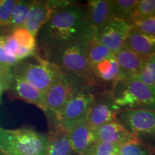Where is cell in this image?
<instances>
[{
  "label": "cell",
  "instance_id": "cell-30",
  "mask_svg": "<svg viewBox=\"0 0 155 155\" xmlns=\"http://www.w3.org/2000/svg\"><path fill=\"white\" fill-rule=\"evenodd\" d=\"M18 63L19 62L16 59L12 58L7 55L5 46H4L2 35H0V63L3 65L4 66L12 68Z\"/></svg>",
  "mask_w": 155,
  "mask_h": 155
},
{
  "label": "cell",
  "instance_id": "cell-15",
  "mask_svg": "<svg viewBox=\"0 0 155 155\" xmlns=\"http://www.w3.org/2000/svg\"><path fill=\"white\" fill-rule=\"evenodd\" d=\"M53 13L49 1H32L24 28L36 38L40 29Z\"/></svg>",
  "mask_w": 155,
  "mask_h": 155
},
{
  "label": "cell",
  "instance_id": "cell-25",
  "mask_svg": "<svg viewBox=\"0 0 155 155\" xmlns=\"http://www.w3.org/2000/svg\"><path fill=\"white\" fill-rule=\"evenodd\" d=\"M135 78L145 84L155 86V54L147 58L140 73Z\"/></svg>",
  "mask_w": 155,
  "mask_h": 155
},
{
  "label": "cell",
  "instance_id": "cell-18",
  "mask_svg": "<svg viewBox=\"0 0 155 155\" xmlns=\"http://www.w3.org/2000/svg\"><path fill=\"white\" fill-rule=\"evenodd\" d=\"M94 78L104 83H114L122 77L119 65L115 56L109 57L91 67Z\"/></svg>",
  "mask_w": 155,
  "mask_h": 155
},
{
  "label": "cell",
  "instance_id": "cell-4",
  "mask_svg": "<svg viewBox=\"0 0 155 155\" xmlns=\"http://www.w3.org/2000/svg\"><path fill=\"white\" fill-rule=\"evenodd\" d=\"M96 33L55 48L40 55L42 58L55 64L63 72L73 73L93 78L89 65L87 50L89 42Z\"/></svg>",
  "mask_w": 155,
  "mask_h": 155
},
{
  "label": "cell",
  "instance_id": "cell-22",
  "mask_svg": "<svg viewBox=\"0 0 155 155\" xmlns=\"http://www.w3.org/2000/svg\"><path fill=\"white\" fill-rule=\"evenodd\" d=\"M113 55H114V53L104 45L97 42L94 40V38L89 42L87 50V58L90 68L95 64Z\"/></svg>",
  "mask_w": 155,
  "mask_h": 155
},
{
  "label": "cell",
  "instance_id": "cell-33",
  "mask_svg": "<svg viewBox=\"0 0 155 155\" xmlns=\"http://www.w3.org/2000/svg\"><path fill=\"white\" fill-rule=\"evenodd\" d=\"M0 155H1V154H0Z\"/></svg>",
  "mask_w": 155,
  "mask_h": 155
},
{
  "label": "cell",
  "instance_id": "cell-11",
  "mask_svg": "<svg viewBox=\"0 0 155 155\" xmlns=\"http://www.w3.org/2000/svg\"><path fill=\"white\" fill-rule=\"evenodd\" d=\"M10 100L19 99L34 104L45 111V93L40 91L17 75H13L9 88L6 91Z\"/></svg>",
  "mask_w": 155,
  "mask_h": 155
},
{
  "label": "cell",
  "instance_id": "cell-23",
  "mask_svg": "<svg viewBox=\"0 0 155 155\" xmlns=\"http://www.w3.org/2000/svg\"><path fill=\"white\" fill-rule=\"evenodd\" d=\"M9 34L14 38L20 48H25L32 51H37L38 45H37L36 38H35L25 28L15 29L10 32Z\"/></svg>",
  "mask_w": 155,
  "mask_h": 155
},
{
  "label": "cell",
  "instance_id": "cell-13",
  "mask_svg": "<svg viewBox=\"0 0 155 155\" xmlns=\"http://www.w3.org/2000/svg\"><path fill=\"white\" fill-rule=\"evenodd\" d=\"M86 7L88 24L96 32L115 19L113 0H91Z\"/></svg>",
  "mask_w": 155,
  "mask_h": 155
},
{
  "label": "cell",
  "instance_id": "cell-16",
  "mask_svg": "<svg viewBox=\"0 0 155 155\" xmlns=\"http://www.w3.org/2000/svg\"><path fill=\"white\" fill-rule=\"evenodd\" d=\"M124 47L141 57L148 58L155 54V35L143 33L132 28Z\"/></svg>",
  "mask_w": 155,
  "mask_h": 155
},
{
  "label": "cell",
  "instance_id": "cell-8",
  "mask_svg": "<svg viewBox=\"0 0 155 155\" xmlns=\"http://www.w3.org/2000/svg\"><path fill=\"white\" fill-rule=\"evenodd\" d=\"M117 119L139 143L155 152V111L122 110L118 114Z\"/></svg>",
  "mask_w": 155,
  "mask_h": 155
},
{
  "label": "cell",
  "instance_id": "cell-21",
  "mask_svg": "<svg viewBox=\"0 0 155 155\" xmlns=\"http://www.w3.org/2000/svg\"><path fill=\"white\" fill-rule=\"evenodd\" d=\"M32 2V0H18L12 15L11 23L8 29L10 32L15 29L24 28Z\"/></svg>",
  "mask_w": 155,
  "mask_h": 155
},
{
  "label": "cell",
  "instance_id": "cell-32",
  "mask_svg": "<svg viewBox=\"0 0 155 155\" xmlns=\"http://www.w3.org/2000/svg\"><path fill=\"white\" fill-rule=\"evenodd\" d=\"M8 69H12V68H9L4 66L3 65H2V64L0 63V73H2L5 71H6V70H8Z\"/></svg>",
  "mask_w": 155,
  "mask_h": 155
},
{
  "label": "cell",
  "instance_id": "cell-2",
  "mask_svg": "<svg viewBox=\"0 0 155 155\" xmlns=\"http://www.w3.org/2000/svg\"><path fill=\"white\" fill-rule=\"evenodd\" d=\"M95 84L85 87L73 97L56 114L46 113L49 121L50 134L70 132L78 126L86 123L96 96Z\"/></svg>",
  "mask_w": 155,
  "mask_h": 155
},
{
  "label": "cell",
  "instance_id": "cell-9",
  "mask_svg": "<svg viewBox=\"0 0 155 155\" xmlns=\"http://www.w3.org/2000/svg\"><path fill=\"white\" fill-rule=\"evenodd\" d=\"M131 28L130 22L114 19L97 31L94 40L115 54L124 48Z\"/></svg>",
  "mask_w": 155,
  "mask_h": 155
},
{
  "label": "cell",
  "instance_id": "cell-14",
  "mask_svg": "<svg viewBox=\"0 0 155 155\" xmlns=\"http://www.w3.org/2000/svg\"><path fill=\"white\" fill-rule=\"evenodd\" d=\"M70 141L76 155H88L91 149L96 142L94 128L84 123L75 127L68 132Z\"/></svg>",
  "mask_w": 155,
  "mask_h": 155
},
{
  "label": "cell",
  "instance_id": "cell-24",
  "mask_svg": "<svg viewBox=\"0 0 155 155\" xmlns=\"http://www.w3.org/2000/svg\"><path fill=\"white\" fill-rule=\"evenodd\" d=\"M117 155H155V152L139 142L120 144Z\"/></svg>",
  "mask_w": 155,
  "mask_h": 155
},
{
  "label": "cell",
  "instance_id": "cell-1",
  "mask_svg": "<svg viewBox=\"0 0 155 155\" xmlns=\"http://www.w3.org/2000/svg\"><path fill=\"white\" fill-rule=\"evenodd\" d=\"M96 32L88 24L86 5L74 2L54 12L42 25L36 37L37 45L43 54Z\"/></svg>",
  "mask_w": 155,
  "mask_h": 155
},
{
  "label": "cell",
  "instance_id": "cell-17",
  "mask_svg": "<svg viewBox=\"0 0 155 155\" xmlns=\"http://www.w3.org/2000/svg\"><path fill=\"white\" fill-rule=\"evenodd\" d=\"M114 56L119 65L122 77L137 76L140 73L147 59L125 47L114 54Z\"/></svg>",
  "mask_w": 155,
  "mask_h": 155
},
{
  "label": "cell",
  "instance_id": "cell-6",
  "mask_svg": "<svg viewBox=\"0 0 155 155\" xmlns=\"http://www.w3.org/2000/svg\"><path fill=\"white\" fill-rule=\"evenodd\" d=\"M11 71L13 75L21 78L45 94L64 73L55 64L38 53L19 62L12 68Z\"/></svg>",
  "mask_w": 155,
  "mask_h": 155
},
{
  "label": "cell",
  "instance_id": "cell-20",
  "mask_svg": "<svg viewBox=\"0 0 155 155\" xmlns=\"http://www.w3.org/2000/svg\"><path fill=\"white\" fill-rule=\"evenodd\" d=\"M114 18L130 22L134 19L137 0H113Z\"/></svg>",
  "mask_w": 155,
  "mask_h": 155
},
{
  "label": "cell",
  "instance_id": "cell-29",
  "mask_svg": "<svg viewBox=\"0 0 155 155\" xmlns=\"http://www.w3.org/2000/svg\"><path fill=\"white\" fill-rule=\"evenodd\" d=\"M155 15V0H137L134 18Z\"/></svg>",
  "mask_w": 155,
  "mask_h": 155
},
{
  "label": "cell",
  "instance_id": "cell-31",
  "mask_svg": "<svg viewBox=\"0 0 155 155\" xmlns=\"http://www.w3.org/2000/svg\"><path fill=\"white\" fill-rule=\"evenodd\" d=\"M13 74L11 69L6 70L2 73H0V98L3 92L6 91L10 86L12 80Z\"/></svg>",
  "mask_w": 155,
  "mask_h": 155
},
{
  "label": "cell",
  "instance_id": "cell-28",
  "mask_svg": "<svg viewBox=\"0 0 155 155\" xmlns=\"http://www.w3.org/2000/svg\"><path fill=\"white\" fill-rule=\"evenodd\" d=\"M118 147V144L97 141L88 155H117Z\"/></svg>",
  "mask_w": 155,
  "mask_h": 155
},
{
  "label": "cell",
  "instance_id": "cell-27",
  "mask_svg": "<svg viewBox=\"0 0 155 155\" xmlns=\"http://www.w3.org/2000/svg\"><path fill=\"white\" fill-rule=\"evenodd\" d=\"M131 27L143 33L155 35V15L140 18H134L130 21Z\"/></svg>",
  "mask_w": 155,
  "mask_h": 155
},
{
  "label": "cell",
  "instance_id": "cell-3",
  "mask_svg": "<svg viewBox=\"0 0 155 155\" xmlns=\"http://www.w3.org/2000/svg\"><path fill=\"white\" fill-rule=\"evenodd\" d=\"M49 137L31 128L0 127L1 155H47Z\"/></svg>",
  "mask_w": 155,
  "mask_h": 155
},
{
  "label": "cell",
  "instance_id": "cell-5",
  "mask_svg": "<svg viewBox=\"0 0 155 155\" xmlns=\"http://www.w3.org/2000/svg\"><path fill=\"white\" fill-rule=\"evenodd\" d=\"M111 91L120 111L128 109L155 111V86L145 84L137 78H121L113 83Z\"/></svg>",
  "mask_w": 155,
  "mask_h": 155
},
{
  "label": "cell",
  "instance_id": "cell-7",
  "mask_svg": "<svg viewBox=\"0 0 155 155\" xmlns=\"http://www.w3.org/2000/svg\"><path fill=\"white\" fill-rule=\"evenodd\" d=\"M94 82L93 78L64 72L63 75L45 92V113H58L73 97L85 87L95 84Z\"/></svg>",
  "mask_w": 155,
  "mask_h": 155
},
{
  "label": "cell",
  "instance_id": "cell-12",
  "mask_svg": "<svg viewBox=\"0 0 155 155\" xmlns=\"http://www.w3.org/2000/svg\"><path fill=\"white\" fill-rule=\"evenodd\" d=\"M97 140L115 144L139 142L134 135L118 119L106 124L94 128Z\"/></svg>",
  "mask_w": 155,
  "mask_h": 155
},
{
  "label": "cell",
  "instance_id": "cell-26",
  "mask_svg": "<svg viewBox=\"0 0 155 155\" xmlns=\"http://www.w3.org/2000/svg\"><path fill=\"white\" fill-rule=\"evenodd\" d=\"M17 2L18 0H0V28L9 29Z\"/></svg>",
  "mask_w": 155,
  "mask_h": 155
},
{
  "label": "cell",
  "instance_id": "cell-19",
  "mask_svg": "<svg viewBox=\"0 0 155 155\" xmlns=\"http://www.w3.org/2000/svg\"><path fill=\"white\" fill-rule=\"evenodd\" d=\"M47 155H76L70 141L68 132L57 131L50 134Z\"/></svg>",
  "mask_w": 155,
  "mask_h": 155
},
{
  "label": "cell",
  "instance_id": "cell-10",
  "mask_svg": "<svg viewBox=\"0 0 155 155\" xmlns=\"http://www.w3.org/2000/svg\"><path fill=\"white\" fill-rule=\"evenodd\" d=\"M119 111L111 91H104L96 95L86 123L93 128L100 127L117 119Z\"/></svg>",
  "mask_w": 155,
  "mask_h": 155
}]
</instances>
